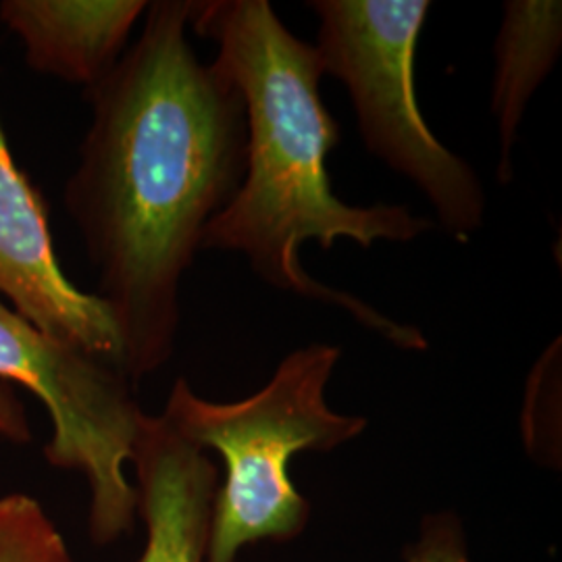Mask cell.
<instances>
[{
    "mask_svg": "<svg viewBox=\"0 0 562 562\" xmlns=\"http://www.w3.org/2000/svg\"><path fill=\"white\" fill-rule=\"evenodd\" d=\"M190 13V0L148 2L140 38L86 90L92 125L65 183L134 385L171 359L181 278L246 171L240 92L196 57Z\"/></svg>",
    "mask_w": 562,
    "mask_h": 562,
    "instance_id": "cell-1",
    "label": "cell"
},
{
    "mask_svg": "<svg viewBox=\"0 0 562 562\" xmlns=\"http://www.w3.org/2000/svg\"><path fill=\"white\" fill-rule=\"evenodd\" d=\"M190 25L217 46L213 65L238 88L248 134L240 188L206 225L202 250L241 252L280 292L341 308L402 350H425L417 327L313 280L301 265L306 241L329 250L346 238L371 248L415 240L434 227L401 204L352 206L334 194L325 159L340 144V125L319 97L317 48L296 38L267 0L192 2Z\"/></svg>",
    "mask_w": 562,
    "mask_h": 562,
    "instance_id": "cell-2",
    "label": "cell"
},
{
    "mask_svg": "<svg viewBox=\"0 0 562 562\" xmlns=\"http://www.w3.org/2000/svg\"><path fill=\"white\" fill-rule=\"evenodd\" d=\"M340 357L331 344L302 346L238 402L201 398L183 378L173 383L162 419L225 464L206 562H236L248 546L290 542L306 529L311 504L292 482L290 462L299 452L336 450L367 429L362 417L341 415L325 396Z\"/></svg>",
    "mask_w": 562,
    "mask_h": 562,
    "instance_id": "cell-3",
    "label": "cell"
},
{
    "mask_svg": "<svg viewBox=\"0 0 562 562\" xmlns=\"http://www.w3.org/2000/svg\"><path fill=\"white\" fill-rule=\"evenodd\" d=\"M323 76L348 88L364 146L431 202L438 225L467 240L480 232L485 192L473 167L425 123L415 92V53L427 0H315Z\"/></svg>",
    "mask_w": 562,
    "mask_h": 562,
    "instance_id": "cell-4",
    "label": "cell"
},
{
    "mask_svg": "<svg viewBox=\"0 0 562 562\" xmlns=\"http://www.w3.org/2000/svg\"><path fill=\"white\" fill-rule=\"evenodd\" d=\"M0 382L20 383L41 398L53 425L46 461L86 477L94 543L120 540L138 515V490L125 473L146 415L134 383L80 348L53 340L2 301Z\"/></svg>",
    "mask_w": 562,
    "mask_h": 562,
    "instance_id": "cell-5",
    "label": "cell"
},
{
    "mask_svg": "<svg viewBox=\"0 0 562 562\" xmlns=\"http://www.w3.org/2000/svg\"><path fill=\"white\" fill-rule=\"evenodd\" d=\"M0 296L53 340L76 346L125 375L113 313L99 294L81 292L60 271L41 192L13 161L2 123Z\"/></svg>",
    "mask_w": 562,
    "mask_h": 562,
    "instance_id": "cell-6",
    "label": "cell"
},
{
    "mask_svg": "<svg viewBox=\"0 0 562 562\" xmlns=\"http://www.w3.org/2000/svg\"><path fill=\"white\" fill-rule=\"evenodd\" d=\"M132 464L146 542L136 562H206L220 469L161 415H144Z\"/></svg>",
    "mask_w": 562,
    "mask_h": 562,
    "instance_id": "cell-7",
    "label": "cell"
},
{
    "mask_svg": "<svg viewBox=\"0 0 562 562\" xmlns=\"http://www.w3.org/2000/svg\"><path fill=\"white\" fill-rule=\"evenodd\" d=\"M146 7L144 0H4L0 20L20 36L34 71L90 90L117 67Z\"/></svg>",
    "mask_w": 562,
    "mask_h": 562,
    "instance_id": "cell-8",
    "label": "cell"
},
{
    "mask_svg": "<svg viewBox=\"0 0 562 562\" xmlns=\"http://www.w3.org/2000/svg\"><path fill=\"white\" fill-rule=\"evenodd\" d=\"M562 48L559 0H506L496 36L492 115L498 121V181L513 180V146L527 102L554 69Z\"/></svg>",
    "mask_w": 562,
    "mask_h": 562,
    "instance_id": "cell-9",
    "label": "cell"
},
{
    "mask_svg": "<svg viewBox=\"0 0 562 562\" xmlns=\"http://www.w3.org/2000/svg\"><path fill=\"white\" fill-rule=\"evenodd\" d=\"M0 562H76L57 522L36 498H0Z\"/></svg>",
    "mask_w": 562,
    "mask_h": 562,
    "instance_id": "cell-10",
    "label": "cell"
},
{
    "mask_svg": "<svg viewBox=\"0 0 562 562\" xmlns=\"http://www.w3.org/2000/svg\"><path fill=\"white\" fill-rule=\"evenodd\" d=\"M406 562H473L459 519L454 515L427 517L417 542L406 550Z\"/></svg>",
    "mask_w": 562,
    "mask_h": 562,
    "instance_id": "cell-11",
    "label": "cell"
},
{
    "mask_svg": "<svg viewBox=\"0 0 562 562\" xmlns=\"http://www.w3.org/2000/svg\"><path fill=\"white\" fill-rule=\"evenodd\" d=\"M0 438L13 443L32 440V429L23 402L13 392L11 383L0 382Z\"/></svg>",
    "mask_w": 562,
    "mask_h": 562,
    "instance_id": "cell-12",
    "label": "cell"
}]
</instances>
